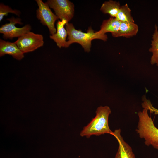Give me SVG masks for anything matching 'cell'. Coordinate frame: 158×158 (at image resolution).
<instances>
[{
    "label": "cell",
    "instance_id": "6da1fadb",
    "mask_svg": "<svg viewBox=\"0 0 158 158\" xmlns=\"http://www.w3.org/2000/svg\"><path fill=\"white\" fill-rule=\"evenodd\" d=\"M111 113L108 106L98 107L95 116L83 128L80 133V136L89 138L93 135L99 136L106 133L112 135L113 132L110 129L108 124L109 117Z\"/></svg>",
    "mask_w": 158,
    "mask_h": 158
},
{
    "label": "cell",
    "instance_id": "7a4b0ae2",
    "mask_svg": "<svg viewBox=\"0 0 158 158\" xmlns=\"http://www.w3.org/2000/svg\"><path fill=\"white\" fill-rule=\"evenodd\" d=\"M65 28L68 35L66 48L74 43L80 44L84 49V51L89 52L90 51L91 42L95 39H99L106 41L108 39L106 34L100 33L98 31L95 32L91 27L88 28L87 32H83L81 30H77L73 24L67 23Z\"/></svg>",
    "mask_w": 158,
    "mask_h": 158
},
{
    "label": "cell",
    "instance_id": "3957f363",
    "mask_svg": "<svg viewBox=\"0 0 158 158\" xmlns=\"http://www.w3.org/2000/svg\"><path fill=\"white\" fill-rule=\"evenodd\" d=\"M138 121L136 131L139 137L145 140L147 146L152 145L158 150V128L148 114L147 109L145 108L138 113Z\"/></svg>",
    "mask_w": 158,
    "mask_h": 158
},
{
    "label": "cell",
    "instance_id": "277c9868",
    "mask_svg": "<svg viewBox=\"0 0 158 158\" xmlns=\"http://www.w3.org/2000/svg\"><path fill=\"white\" fill-rule=\"evenodd\" d=\"M14 42L23 54L32 52L44 44L42 35L30 31L18 37Z\"/></svg>",
    "mask_w": 158,
    "mask_h": 158
},
{
    "label": "cell",
    "instance_id": "5b68a950",
    "mask_svg": "<svg viewBox=\"0 0 158 158\" xmlns=\"http://www.w3.org/2000/svg\"><path fill=\"white\" fill-rule=\"evenodd\" d=\"M38 8L36 10V17L40 23L48 28L51 35L56 33V29L55 26L56 21L59 18L51 11L47 2L42 0H36Z\"/></svg>",
    "mask_w": 158,
    "mask_h": 158
},
{
    "label": "cell",
    "instance_id": "8992f818",
    "mask_svg": "<svg viewBox=\"0 0 158 158\" xmlns=\"http://www.w3.org/2000/svg\"><path fill=\"white\" fill-rule=\"evenodd\" d=\"M7 20L9 21V23L2 25L0 28V33L3 34V38L4 39L18 38L30 32L31 29V27L29 24L20 28L16 27V24H23L21 19L19 18H15L13 16Z\"/></svg>",
    "mask_w": 158,
    "mask_h": 158
},
{
    "label": "cell",
    "instance_id": "52a82bcc",
    "mask_svg": "<svg viewBox=\"0 0 158 158\" xmlns=\"http://www.w3.org/2000/svg\"><path fill=\"white\" fill-rule=\"evenodd\" d=\"M47 2L61 20L64 19L68 22L73 17L74 5L69 0H48Z\"/></svg>",
    "mask_w": 158,
    "mask_h": 158
},
{
    "label": "cell",
    "instance_id": "ba28073f",
    "mask_svg": "<svg viewBox=\"0 0 158 158\" xmlns=\"http://www.w3.org/2000/svg\"><path fill=\"white\" fill-rule=\"evenodd\" d=\"M120 129L115 130L112 135L117 140L119 146L114 158H135L131 147L123 140Z\"/></svg>",
    "mask_w": 158,
    "mask_h": 158
},
{
    "label": "cell",
    "instance_id": "9c48e42d",
    "mask_svg": "<svg viewBox=\"0 0 158 158\" xmlns=\"http://www.w3.org/2000/svg\"><path fill=\"white\" fill-rule=\"evenodd\" d=\"M6 54L11 56L18 60L24 57V54L20 50L14 42H11L0 39V56Z\"/></svg>",
    "mask_w": 158,
    "mask_h": 158
},
{
    "label": "cell",
    "instance_id": "30bf717a",
    "mask_svg": "<svg viewBox=\"0 0 158 158\" xmlns=\"http://www.w3.org/2000/svg\"><path fill=\"white\" fill-rule=\"evenodd\" d=\"M67 23L66 20L64 19L59 20L56 23V33L50 36V38L56 43L57 46L59 48L66 47V39L68 35L64 26Z\"/></svg>",
    "mask_w": 158,
    "mask_h": 158
},
{
    "label": "cell",
    "instance_id": "8fae6325",
    "mask_svg": "<svg viewBox=\"0 0 158 158\" xmlns=\"http://www.w3.org/2000/svg\"><path fill=\"white\" fill-rule=\"evenodd\" d=\"M138 31V26L135 23L121 22L119 30L114 37L130 38L136 35Z\"/></svg>",
    "mask_w": 158,
    "mask_h": 158
},
{
    "label": "cell",
    "instance_id": "7c38bea8",
    "mask_svg": "<svg viewBox=\"0 0 158 158\" xmlns=\"http://www.w3.org/2000/svg\"><path fill=\"white\" fill-rule=\"evenodd\" d=\"M121 22L115 18L110 17L103 21L99 31L103 34H106L108 32H111L114 37L119 30Z\"/></svg>",
    "mask_w": 158,
    "mask_h": 158
},
{
    "label": "cell",
    "instance_id": "4fadbf2b",
    "mask_svg": "<svg viewBox=\"0 0 158 158\" xmlns=\"http://www.w3.org/2000/svg\"><path fill=\"white\" fill-rule=\"evenodd\" d=\"M151 47L149 51L152 53L150 60L151 65L155 64L158 66V28L155 25L151 41Z\"/></svg>",
    "mask_w": 158,
    "mask_h": 158
},
{
    "label": "cell",
    "instance_id": "5bb4252c",
    "mask_svg": "<svg viewBox=\"0 0 158 158\" xmlns=\"http://www.w3.org/2000/svg\"><path fill=\"white\" fill-rule=\"evenodd\" d=\"M121 6L119 1L109 0L102 4L100 10L102 13L109 14L111 17L116 18Z\"/></svg>",
    "mask_w": 158,
    "mask_h": 158
},
{
    "label": "cell",
    "instance_id": "9a60e30c",
    "mask_svg": "<svg viewBox=\"0 0 158 158\" xmlns=\"http://www.w3.org/2000/svg\"><path fill=\"white\" fill-rule=\"evenodd\" d=\"M115 18L121 22L135 23L131 10L127 4L121 6Z\"/></svg>",
    "mask_w": 158,
    "mask_h": 158
},
{
    "label": "cell",
    "instance_id": "2e32d148",
    "mask_svg": "<svg viewBox=\"0 0 158 158\" xmlns=\"http://www.w3.org/2000/svg\"><path fill=\"white\" fill-rule=\"evenodd\" d=\"M9 13L14 14L19 16L21 14V12L20 11L13 9L8 6L1 3L0 4V21L1 22L3 19L4 16H7L8 13Z\"/></svg>",
    "mask_w": 158,
    "mask_h": 158
},
{
    "label": "cell",
    "instance_id": "e0dca14e",
    "mask_svg": "<svg viewBox=\"0 0 158 158\" xmlns=\"http://www.w3.org/2000/svg\"><path fill=\"white\" fill-rule=\"evenodd\" d=\"M157 114H158V110L157 111Z\"/></svg>",
    "mask_w": 158,
    "mask_h": 158
},
{
    "label": "cell",
    "instance_id": "ac0fdd59",
    "mask_svg": "<svg viewBox=\"0 0 158 158\" xmlns=\"http://www.w3.org/2000/svg\"></svg>",
    "mask_w": 158,
    "mask_h": 158
}]
</instances>
